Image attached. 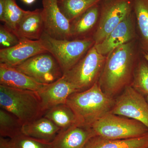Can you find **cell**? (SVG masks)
I'll return each instance as SVG.
<instances>
[{
  "mask_svg": "<svg viewBox=\"0 0 148 148\" xmlns=\"http://www.w3.org/2000/svg\"><path fill=\"white\" fill-rule=\"evenodd\" d=\"M132 42L120 46L107 56L98 83L103 92L116 98L130 86L137 58Z\"/></svg>",
  "mask_w": 148,
  "mask_h": 148,
  "instance_id": "6da1fadb",
  "label": "cell"
},
{
  "mask_svg": "<svg viewBox=\"0 0 148 148\" xmlns=\"http://www.w3.org/2000/svg\"><path fill=\"white\" fill-rule=\"evenodd\" d=\"M114 98L107 95L98 83L87 90L69 96L66 104L74 112L78 124L89 125L111 112Z\"/></svg>",
  "mask_w": 148,
  "mask_h": 148,
  "instance_id": "7a4b0ae2",
  "label": "cell"
},
{
  "mask_svg": "<svg viewBox=\"0 0 148 148\" xmlns=\"http://www.w3.org/2000/svg\"><path fill=\"white\" fill-rule=\"evenodd\" d=\"M0 107L24 123L43 115L40 99L37 91L0 85Z\"/></svg>",
  "mask_w": 148,
  "mask_h": 148,
  "instance_id": "3957f363",
  "label": "cell"
},
{
  "mask_svg": "<svg viewBox=\"0 0 148 148\" xmlns=\"http://www.w3.org/2000/svg\"><path fill=\"white\" fill-rule=\"evenodd\" d=\"M40 40L48 52L56 59L64 74L73 68L95 44L92 38L58 39L45 32Z\"/></svg>",
  "mask_w": 148,
  "mask_h": 148,
  "instance_id": "277c9868",
  "label": "cell"
},
{
  "mask_svg": "<svg viewBox=\"0 0 148 148\" xmlns=\"http://www.w3.org/2000/svg\"><path fill=\"white\" fill-rule=\"evenodd\" d=\"M95 135L112 140L140 138L148 135L142 123L110 112L90 125Z\"/></svg>",
  "mask_w": 148,
  "mask_h": 148,
  "instance_id": "5b68a950",
  "label": "cell"
},
{
  "mask_svg": "<svg viewBox=\"0 0 148 148\" xmlns=\"http://www.w3.org/2000/svg\"><path fill=\"white\" fill-rule=\"evenodd\" d=\"M106 57L98 53L93 45L84 56L63 76L77 92L87 90L99 81Z\"/></svg>",
  "mask_w": 148,
  "mask_h": 148,
  "instance_id": "8992f818",
  "label": "cell"
},
{
  "mask_svg": "<svg viewBox=\"0 0 148 148\" xmlns=\"http://www.w3.org/2000/svg\"><path fill=\"white\" fill-rule=\"evenodd\" d=\"M98 26L92 36L94 45L100 43L126 17L131 14L130 0H104Z\"/></svg>",
  "mask_w": 148,
  "mask_h": 148,
  "instance_id": "52a82bcc",
  "label": "cell"
},
{
  "mask_svg": "<svg viewBox=\"0 0 148 148\" xmlns=\"http://www.w3.org/2000/svg\"><path fill=\"white\" fill-rule=\"evenodd\" d=\"M13 67L44 84L55 82L64 75L58 62L49 52L35 56Z\"/></svg>",
  "mask_w": 148,
  "mask_h": 148,
  "instance_id": "ba28073f",
  "label": "cell"
},
{
  "mask_svg": "<svg viewBox=\"0 0 148 148\" xmlns=\"http://www.w3.org/2000/svg\"><path fill=\"white\" fill-rule=\"evenodd\" d=\"M111 113L138 121L148 128V102L130 86L114 98Z\"/></svg>",
  "mask_w": 148,
  "mask_h": 148,
  "instance_id": "9c48e42d",
  "label": "cell"
},
{
  "mask_svg": "<svg viewBox=\"0 0 148 148\" xmlns=\"http://www.w3.org/2000/svg\"><path fill=\"white\" fill-rule=\"evenodd\" d=\"M44 32L58 39L71 40L70 22L58 8V0H42Z\"/></svg>",
  "mask_w": 148,
  "mask_h": 148,
  "instance_id": "30bf717a",
  "label": "cell"
},
{
  "mask_svg": "<svg viewBox=\"0 0 148 148\" xmlns=\"http://www.w3.org/2000/svg\"><path fill=\"white\" fill-rule=\"evenodd\" d=\"M47 52L40 40L21 39L16 45L0 49V63L15 67L35 56Z\"/></svg>",
  "mask_w": 148,
  "mask_h": 148,
  "instance_id": "8fae6325",
  "label": "cell"
},
{
  "mask_svg": "<svg viewBox=\"0 0 148 148\" xmlns=\"http://www.w3.org/2000/svg\"><path fill=\"white\" fill-rule=\"evenodd\" d=\"M135 36L134 24L130 14L121 21L103 41L94 45L100 54L107 56L112 51L131 42Z\"/></svg>",
  "mask_w": 148,
  "mask_h": 148,
  "instance_id": "7c38bea8",
  "label": "cell"
},
{
  "mask_svg": "<svg viewBox=\"0 0 148 148\" xmlns=\"http://www.w3.org/2000/svg\"><path fill=\"white\" fill-rule=\"evenodd\" d=\"M75 92H77L75 88L64 76L55 82L47 84L38 92L44 113L54 106L66 104L69 96Z\"/></svg>",
  "mask_w": 148,
  "mask_h": 148,
  "instance_id": "4fadbf2b",
  "label": "cell"
},
{
  "mask_svg": "<svg viewBox=\"0 0 148 148\" xmlns=\"http://www.w3.org/2000/svg\"><path fill=\"white\" fill-rule=\"evenodd\" d=\"M95 135L89 125H74L60 131L52 143V148H83Z\"/></svg>",
  "mask_w": 148,
  "mask_h": 148,
  "instance_id": "5bb4252c",
  "label": "cell"
},
{
  "mask_svg": "<svg viewBox=\"0 0 148 148\" xmlns=\"http://www.w3.org/2000/svg\"><path fill=\"white\" fill-rule=\"evenodd\" d=\"M0 85L38 92L47 84L37 82L14 67L0 63Z\"/></svg>",
  "mask_w": 148,
  "mask_h": 148,
  "instance_id": "9a60e30c",
  "label": "cell"
},
{
  "mask_svg": "<svg viewBox=\"0 0 148 148\" xmlns=\"http://www.w3.org/2000/svg\"><path fill=\"white\" fill-rule=\"evenodd\" d=\"M42 9L28 11L16 27L15 33L20 39L39 40L44 32Z\"/></svg>",
  "mask_w": 148,
  "mask_h": 148,
  "instance_id": "2e32d148",
  "label": "cell"
},
{
  "mask_svg": "<svg viewBox=\"0 0 148 148\" xmlns=\"http://www.w3.org/2000/svg\"><path fill=\"white\" fill-rule=\"evenodd\" d=\"M61 130L50 120L42 116L23 124L24 135L41 141L52 143Z\"/></svg>",
  "mask_w": 148,
  "mask_h": 148,
  "instance_id": "e0dca14e",
  "label": "cell"
},
{
  "mask_svg": "<svg viewBox=\"0 0 148 148\" xmlns=\"http://www.w3.org/2000/svg\"><path fill=\"white\" fill-rule=\"evenodd\" d=\"M100 11L98 3L97 4L71 21V40L88 38L87 35L91 32L99 20Z\"/></svg>",
  "mask_w": 148,
  "mask_h": 148,
  "instance_id": "ac0fdd59",
  "label": "cell"
},
{
  "mask_svg": "<svg viewBox=\"0 0 148 148\" xmlns=\"http://www.w3.org/2000/svg\"><path fill=\"white\" fill-rule=\"evenodd\" d=\"M83 148H148V135L123 140H112L95 135Z\"/></svg>",
  "mask_w": 148,
  "mask_h": 148,
  "instance_id": "d6986e66",
  "label": "cell"
},
{
  "mask_svg": "<svg viewBox=\"0 0 148 148\" xmlns=\"http://www.w3.org/2000/svg\"><path fill=\"white\" fill-rule=\"evenodd\" d=\"M132 5L141 47L148 53V0H133Z\"/></svg>",
  "mask_w": 148,
  "mask_h": 148,
  "instance_id": "ffe728a7",
  "label": "cell"
},
{
  "mask_svg": "<svg viewBox=\"0 0 148 148\" xmlns=\"http://www.w3.org/2000/svg\"><path fill=\"white\" fill-rule=\"evenodd\" d=\"M43 116L53 122L61 130L78 124L75 115L66 104H61L49 109L45 112Z\"/></svg>",
  "mask_w": 148,
  "mask_h": 148,
  "instance_id": "44dd1931",
  "label": "cell"
},
{
  "mask_svg": "<svg viewBox=\"0 0 148 148\" xmlns=\"http://www.w3.org/2000/svg\"><path fill=\"white\" fill-rule=\"evenodd\" d=\"M102 0H58L59 9L70 22Z\"/></svg>",
  "mask_w": 148,
  "mask_h": 148,
  "instance_id": "7402d4cb",
  "label": "cell"
},
{
  "mask_svg": "<svg viewBox=\"0 0 148 148\" xmlns=\"http://www.w3.org/2000/svg\"><path fill=\"white\" fill-rule=\"evenodd\" d=\"M52 148V143L37 140L23 134L12 138L0 136V148Z\"/></svg>",
  "mask_w": 148,
  "mask_h": 148,
  "instance_id": "603a6c76",
  "label": "cell"
},
{
  "mask_svg": "<svg viewBox=\"0 0 148 148\" xmlns=\"http://www.w3.org/2000/svg\"><path fill=\"white\" fill-rule=\"evenodd\" d=\"M23 124L13 114L0 109V136L12 138L23 134Z\"/></svg>",
  "mask_w": 148,
  "mask_h": 148,
  "instance_id": "cb8c5ba5",
  "label": "cell"
},
{
  "mask_svg": "<svg viewBox=\"0 0 148 148\" xmlns=\"http://www.w3.org/2000/svg\"><path fill=\"white\" fill-rule=\"evenodd\" d=\"M130 86L145 97L148 95V61L144 56L137 61Z\"/></svg>",
  "mask_w": 148,
  "mask_h": 148,
  "instance_id": "d4e9b609",
  "label": "cell"
},
{
  "mask_svg": "<svg viewBox=\"0 0 148 148\" xmlns=\"http://www.w3.org/2000/svg\"><path fill=\"white\" fill-rule=\"evenodd\" d=\"M5 6L3 22L15 32L16 27L28 12L20 8L16 0H5Z\"/></svg>",
  "mask_w": 148,
  "mask_h": 148,
  "instance_id": "484cf974",
  "label": "cell"
},
{
  "mask_svg": "<svg viewBox=\"0 0 148 148\" xmlns=\"http://www.w3.org/2000/svg\"><path fill=\"white\" fill-rule=\"evenodd\" d=\"M21 39L15 32L5 24L0 26V48H8L16 45Z\"/></svg>",
  "mask_w": 148,
  "mask_h": 148,
  "instance_id": "4316f807",
  "label": "cell"
},
{
  "mask_svg": "<svg viewBox=\"0 0 148 148\" xmlns=\"http://www.w3.org/2000/svg\"><path fill=\"white\" fill-rule=\"evenodd\" d=\"M5 6V0H0V20L2 22L4 16Z\"/></svg>",
  "mask_w": 148,
  "mask_h": 148,
  "instance_id": "83f0119b",
  "label": "cell"
},
{
  "mask_svg": "<svg viewBox=\"0 0 148 148\" xmlns=\"http://www.w3.org/2000/svg\"><path fill=\"white\" fill-rule=\"evenodd\" d=\"M21 1L26 4L30 5L34 3L36 1V0H21Z\"/></svg>",
  "mask_w": 148,
  "mask_h": 148,
  "instance_id": "f1b7e54d",
  "label": "cell"
},
{
  "mask_svg": "<svg viewBox=\"0 0 148 148\" xmlns=\"http://www.w3.org/2000/svg\"><path fill=\"white\" fill-rule=\"evenodd\" d=\"M143 55L144 57L148 61V53L144 52Z\"/></svg>",
  "mask_w": 148,
  "mask_h": 148,
  "instance_id": "f546056e",
  "label": "cell"
},
{
  "mask_svg": "<svg viewBox=\"0 0 148 148\" xmlns=\"http://www.w3.org/2000/svg\"><path fill=\"white\" fill-rule=\"evenodd\" d=\"M145 97L146 100H147V101L148 102V95H147V96H145Z\"/></svg>",
  "mask_w": 148,
  "mask_h": 148,
  "instance_id": "4dcf8cb0",
  "label": "cell"
},
{
  "mask_svg": "<svg viewBox=\"0 0 148 148\" xmlns=\"http://www.w3.org/2000/svg\"><path fill=\"white\" fill-rule=\"evenodd\" d=\"M102 1H104V0H102Z\"/></svg>",
  "mask_w": 148,
  "mask_h": 148,
  "instance_id": "1f68e13d",
  "label": "cell"
}]
</instances>
